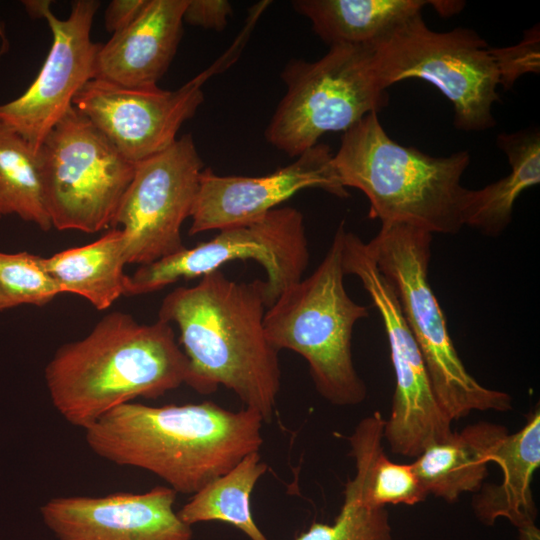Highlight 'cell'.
Here are the masks:
<instances>
[{"label":"cell","instance_id":"1","mask_svg":"<svg viewBox=\"0 0 540 540\" xmlns=\"http://www.w3.org/2000/svg\"><path fill=\"white\" fill-rule=\"evenodd\" d=\"M268 306L265 280L236 282L219 269L167 294L158 319L179 329L189 363L187 386L207 395L222 385L269 424L281 368L264 326Z\"/></svg>","mask_w":540,"mask_h":540},{"label":"cell","instance_id":"16","mask_svg":"<svg viewBox=\"0 0 540 540\" xmlns=\"http://www.w3.org/2000/svg\"><path fill=\"white\" fill-rule=\"evenodd\" d=\"M177 492L155 486L144 493L63 496L40 508L58 540H191V526L174 510Z\"/></svg>","mask_w":540,"mask_h":540},{"label":"cell","instance_id":"15","mask_svg":"<svg viewBox=\"0 0 540 540\" xmlns=\"http://www.w3.org/2000/svg\"><path fill=\"white\" fill-rule=\"evenodd\" d=\"M332 156L327 145L316 144L293 163L259 177L220 176L203 169L189 235L251 223L307 188L347 197L334 176Z\"/></svg>","mask_w":540,"mask_h":540},{"label":"cell","instance_id":"21","mask_svg":"<svg viewBox=\"0 0 540 540\" xmlns=\"http://www.w3.org/2000/svg\"><path fill=\"white\" fill-rule=\"evenodd\" d=\"M497 145L507 156L510 172L483 188L467 189L462 208L463 226L489 237L506 230L516 200L523 191L540 183L539 130L501 133Z\"/></svg>","mask_w":540,"mask_h":540},{"label":"cell","instance_id":"25","mask_svg":"<svg viewBox=\"0 0 540 540\" xmlns=\"http://www.w3.org/2000/svg\"><path fill=\"white\" fill-rule=\"evenodd\" d=\"M9 215L52 229L40 154L0 122V218Z\"/></svg>","mask_w":540,"mask_h":540},{"label":"cell","instance_id":"23","mask_svg":"<svg viewBox=\"0 0 540 540\" xmlns=\"http://www.w3.org/2000/svg\"><path fill=\"white\" fill-rule=\"evenodd\" d=\"M43 264L62 294L79 295L97 310L110 308L124 295L126 247L119 228L89 244L43 257Z\"/></svg>","mask_w":540,"mask_h":540},{"label":"cell","instance_id":"22","mask_svg":"<svg viewBox=\"0 0 540 540\" xmlns=\"http://www.w3.org/2000/svg\"><path fill=\"white\" fill-rule=\"evenodd\" d=\"M433 1L423 0H296L295 11L311 22L329 47L373 45L400 23L422 13Z\"/></svg>","mask_w":540,"mask_h":540},{"label":"cell","instance_id":"24","mask_svg":"<svg viewBox=\"0 0 540 540\" xmlns=\"http://www.w3.org/2000/svg\"><path fill=\"white\" fill-rule=\"evenodd\" d=\"M267 464L259 451L242 458L233 468L209 482L191 495L189 501L177 511L187 525L220 521L241 530L250 540H268L258 528L251 514L250 496Z\"/></svg>","mask_w":540,"mask_h":540},{"label":"cell","instance_id":"20","mask_svg":"<svg viewBox=\"0 0 540 540\" xmlns=\"http://www.w3.org/2000/svg\"><path fill=\"white\" fill-rule=\"evenodd\" d=\"M385 420L376 411L362 419L347 437L355 459V476L348 480L344 498L368 508L416 505L428 496L411 464L391 461L382 447Z\"/></svg>","mask_w":540,"mask_h":540},{"label":"cell","instance_id":"6","mask_svg":"<svg viewBox=\"0 0 540 540\" xmlns=\"http://www.w3.org/2000/svg\"><path fill=\"white\" fill-rule=\"evenodd\" d=\"M433 234L407 224H383L367 243L396 291L403 317L422 354L433 393L453 421L472 411L512 410V397L479 383L466 369L429 283Z\"/></svg>","mask_w":540,"mask_h":540},{"label":"cell","instance_id":"28","mask_svg":"<svg viewBox=\"0 0 540 540\" xmlns=\"http://www.w3.org/2000/svg\"><path fill=\"white\" fill-rule=\"evenodd\" d=\"M491 52L498 67L500 84L508 89L522 74L539 72V28L526 31L521 43L491 48Z\"/></svg>","mask_w":540,"mask_h":540},{"label":"cell","instance_id":"26","mask_svg":"<svg viewBox=\"0 0 540 540\" xmlns=\"http://www.w3.org/2000/svg\"><path fill=\"white\" fill-rule=\"evenodd\" d=\"M62 291L43 257L27 251H0V312L20 305L44 306Z\"/></svg>","mask_w":540,"mask_h":540},{"label":"cell","instance_id":"2","mask_svg":"<svg viewBox=\"0 0 540 540\" xmlns=\"http://www.w3.org/2000/svg\"><path fill=\"white\" fill-rule=\"evenodd\" d=\"M263 423L252 409L230 411L209 401L163 406L130 402L84 431L97 456L151 472L177 494L193 495L260 450Z\"/></svg>","mask_w":540,"mask_h":540},{"label":"cell","instance_id":"11","mask_svg":"<svg viewBox=\"0 0 540 540\" xmlns=\"http://www.w3.org/2000/svg\"><path fill=\"white\" fill-rule=\"evenodd\" d=\"M237 260H253L265 269L270 306L284 290L303 278L308 266L303 214L293 207L275 208L256 221L222 229L206 242L141 265L133 274L126 275L124 295L147 294L181 279L200 278Z\"/></svg>","mask_w":540,"mask_h":540},{"label":"cell","instance_id":"18","mask_svg":"<svg viewBox=\"0 0 540 540\" xmlns=\"http://www.w3.org/2000/svg\"><path fill=\"white\" fill-rule=\"evenodd\" d=\"M492 463L500 467L503 478L499 484H483L476 492L472 500L476 518L486 526H493L498 518H506L517 529L519 540H540L531 488L540 465L538 407L519 431L504 437Z\"/></svg>","mask_w":540,"mask_h":540},{"label":"cell","instance_id":"7","mask_svg":"<svg viewBox=\"0 0 540 540\" xmlns=\"http://www.w3.org/2000/svg\"><path fill=\"white\" fill-rule=\"evenodd\" d=\"M371 67L382 90L410 78L434 85L453 104L458 130L482 132L496 125L499 71L491 48L472 29L435 32L422 13L415 14L372 45Z\"/></svg>","mask_w":540,"mask_h":540},{"label":"cell","instance_id":"8","mask_svg":"<svg viewBox=\"0 0 540 540\" xmlns=\"http://www.w3.org/2000/svg\"><path fill=\"white\" fill-rule=\"evenodd\" d=\"M372 45H335L320 59H294L281 73L286 85L266 130L276 149L298 157L330 132H345L369 113L388 105L376 83Z\"/></svg>","mask_w":540,"mask_h":540},{"label":"cell","instance_id":"19","mask_svg":"<svg viewBox=\"0 0 540 540\" xmlns=\"http://www.w3.org/2000/svg\"><path fill=\"white\" fill-rule=\"evenodd\" d=\"M507 434L503 425L480 421L430 445L411 465L428 495L454 502L462 493L482 487L493 454Z\"/></svg>","mask_w":540,"mask_h":540},{"label":"cell","instance_id":"27","mask_svg":"<svg viewBox=\"0 0 540 540\" xmlns=\"http://www.w3.org/2000/svg\"><path fill=\"white\" fill-rule=\"evenodd\" d=\"M296 540H393L385 508H368L344 498L333 524L315 522Z\"/></svg>","mask_w":540,"mask_h":540},{"label":"cell","instance_id":"4","mask_svg":"<svg viewBox=\"0 0 540 540\" xmlns=\"http://www.w3.org/2000/svg\"><path fill=\"white\" fill-rule=\"evenodd\" d=\"M469 163L467 151L431 156L397 143L375 112L343 132L331 160L338 184L367 197L370 219L381 225L407 224L431 234H456L463 227L467 188L461 178Z\"/></svg>","mask_w":540,"mask_h":540},{"label":"cell","instance_id":"3","mask_svg":"<svg viewBox=\"0 0 540 540\" xmlns=\"http://www.w3.org/2000/svg\"><path fill=\"white\" fill-rule=\"evenodd\" d=\"M188 371L171 324L140 323L112 312L82 339L59 347L44 378L57 412L86 430L120 405L155 399L186 384Z\"/></svg>","mask_w":540,"mask_h":540},{"label":"cell","instance_id":"17","mask_svg":"<svg viewBox=\"0 0 540 540\" xmlns=\"http://www.w3.org/2000/svg\"><path fill=\"white\" fill-rule=\"evenodd\" d=\"M188 0H149L127 28L101 44L94 79L125 88L153 89L168 70L183 34Z\"/></svg>","mask_w":540,"mask_h":540},{"label":"cell","instance_id":"9","mask_svg":"<svg viewBox=\"0 0 540 540\" xmlns=\"http://www.w3.org/2000/svg\"><path fill=\"white\" fill-rule=\"evenodd\" d=\"M52 228L96 233L112 225L135 164L72 107L39 149Z\"/></svg>","mask_w":540,"mask_h":540},{"label":"cell","instance_id":"5","mask_svg":"<svg viewBox=\"0 0 540 540\" xmlns=\"http://www.w3.org/2000/svg\"><path fill=\"white\" fill-rule=\"evenodd\" d=\"M342 221L313 273L284 290L267 308L266 335L278 350L302 356L317 392L336 406L363 402L367 387L352 356L353 329L367 318L366 306L356 303L344 285Z\"/></svg>","mask_w":540,"mask_h":540},{"label":"cell","instance_id":"10","mask_svg":"<svg viewBox=\"0 0 540 540\" xmlns=\"http://www.w3.org/2000/svg\"><path fill=\"white\" fill-rule=\"evenodd\" d=\"M342 264L345 275L352 274L361 281L380 314L388 338L396 384L383 437L393 453L416 458L430 445L443 442L452 434V420L436 400L394 287L378 269L367 243L347 230L343 234Z\"/></svg>","mask_w":540,"mask_h":540},{"label":"cell","instance_id":"13","mask_svg":"<svg viewBox=\"0 0 540 540\" xmlns=\"http://www.w3.org/2000/svg\"><path fill=\"white\" fill-rule=\"evenodd\" d=\"M202 171L191 134L135 164L111 225L123 232L127 264H150L186 247L181 228L190 217Z\"/></svg>","mask_w":540,"mask_h":540},{"label":"cell","instance_id":"30","mask_svg":"<svg viewBox=\"0 0 540 540\" xmlns=\"http://www.w3.org/2000/svg\"><path fill=\"white\" fill-rule=\"evenodd\" d=\"M149 0H113L105 11L107 31L117 33L130 26L144 11Z\"/></svg>","mask_w":540,"mask_h":540},{"label":"cell","instance_id":"12","mask_svg":"<svg viewBox=\"0 0 540 540\" xmlns=\"http://www.w3.org/2000/svg\"><path fill=\"white\" fill-rule=\"evenodd\" d=\"M258 19L250 13L231 47L176 90L125 88L92 79L76 95L73 107L130 162L148 159L174 144L183 123L204 101V83L236 61Z\"/></svg>","mask_w":540,"mask_h":540},{"label":"cell","instance_id":"14","mask_svg":"<svg viewBox=\"0 0 540 540\" xmlns=\"http://www.w3.org/2000/svg\"><path fill=\"white\" fill-rule=\"evenodd\" d=\"M32 18H45L52 45L35 80L18 98L0 105V122L19 134L39 152L52 128L73 107V100L87 82L94 79L97 53L101 44L91 40L95 0L72 3L66 19L51 11V1H22Z\"/></svg>","mask_w":540,"mask_h":540},{"label":"cell","instance_id":"29","mask_svg":"<svg viewBox=\"0 0 540 540\" xmlns=\"http://www.w3.org/2000/svg\"><path fill=\"white\" fill-rule=\"evenodd\" d=\"M231 13V3L226 0H188L183 21L204 29L221 31Z\"/></svg>","mask_w":540,"mask_h":540}]
</instances>
